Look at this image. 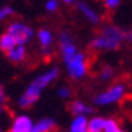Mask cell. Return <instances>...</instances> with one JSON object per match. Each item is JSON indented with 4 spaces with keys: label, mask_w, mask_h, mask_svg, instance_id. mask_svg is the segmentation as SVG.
Returning <instances> with one entry per match:
<instances>
[{
    "label": "cell",
    "mask_w": 132,
    "mask_h": 132,
    "mask_svg": "<svg viewBox=\"0 0 132 132\" xmlns=\"http://www.w3.org/2000/svg\"><path fill=\"white\" fill-rule=\"evenodd\" d=\"M33 120L27 114H19L12 120V125L9 128V132H30L33 128Z\"/></svg>",
    "instance_id": "6"
},
{
    "label": "cell",
    "mask_w": 132,
    "mask_h": 132,
    "mask_svg": "<svg viewBox=\"0 0 132 132\" xmlns=\"http://www.w3.org/2000/svg\"><path fill=\"white\" fill-rule=\"evenodd\" d=\"M6 33H9V34L15 39L16 45H21V46H24L25 43H28L31 40V37L34 36L33 30H31L27 24L21 22V21L11 22V24H9V27H7Z\"/></svg>",
    "instance_id": "4"
},
{
    "label": "cell",
    "mask_w": 132,
    "mask_h": 132,
    "mask_svg": "<svg viewBox=\"0 0 132 132\" xmlns=\"http://www.w3.org/2000/svg\"><path fill=\"white\" fill-rule=\"evenodd\" d=\"M5 101H6V92H5V89H3V86L0 85V105H2Z\"/></svg>",
    "instance_id": "23"
},
{
    "label": "cell",
    "mask_w": 132,
    "mask_h": 132,
    "mask_svg": "<svg viewBox=\"0 0 132 132\" xmlns=\"http://www.w3.org/2000/svg\"><path fill=\"white\" fill-rule=\"evenodd\" d=\"M77 9L83 13V16H86L88 21H90L92 24H98L101 21V15L98 13L96 9H94L92 6H89L88 3H83V2H79L77 3Z\"/></svg>",
    "instance_id": "8"
},
{
    "label": "cell",
    "mask_w": 132,
    "mask_h": 132,
    "mask_svg": "<svg viewBox=\"0 0 132 132\" xmlns=\"http://www.w3.org/2000/svg\"><path fill=\"white\" fill-rule=\"evenodd\" d=\"M58 74H60V70H58L56 67H52V68H49L48 71H45V73H42L40 76H37V77L27 86L25 92L18 100V105L21 108L31 107V105L39 100L42 90L45 89L48 85L55 82V79L58 77Z\"/></svg>",
    "instance_id": "1"
},
{
    "label": "cell",
    "mask_w": 132,
    "mask_h": 132,
    "mask_svg": "<svg viewBox=\"0 0 132 132\" xmlns=\"http://www.w3.org/2000/svg\"><path fill=\"white\" fill-rule=\"evenodd\" d=\"M0 132H3V131H2V129H0Z\"/></svg>",
    "instance_id": "26"
},
{
    "label": "cell",
    "mask_w": 132,
    "mask_h": 132,
    "mask_svg": "<svg viewBox=\"0 0 132 132\" xmlns=\"http://www.w3.org/2000/svg\"><path fill=\"white\" fill-rule=\"evenodd\" d=\"M104 122L105 119L101 116H94L92 119L88 120V132H102L104 129Z\"/></svg>",
    "instance_id": "14"
},
{
    "label": "cell",
    "mask_w": 132,
    "mask_h": 132,
    "mask_svg": "<svg viewBox=\"0 0 132 132\" xmlns=\"http://www.w3.org/2000/svg\"><path fill=\"white\" fill-rule=\"evenodd\" d=\"M15 12L11 6H0V21H3V19H6L9 15H12Z\"/></svg>",
    "instance_id": "19"
},
{
    "label": "cell",
    "mask_w": 132,
    "mask_h": 132,
    "mask_svg": "<svg viewBox=\"0 0 132 132\" xmlns=\"http://www.w3.org/2000/svg\"><path fill=\"white\" fill-rule=\"evenodd\" d=\"M37 39H39V43L43 49H49V46L54 43V34L48 28H40L37 31Z\"/></svg>",
    "instance_id": "12"
},
{
    "label": "cell",
    "mask_w": 132,
    "mask_h": 132,
    "mask_svg": "<svg viewBox=\"0 0 132 132\" xmlns=\"http://www.w3.org/2000/svg\"><path fill=\"white\" fill-rule=\"evenodd\" d=\"M117 132H126V131H123V129H119V131H117Z\"/></svg>",
    "instance_id": "25"
},
{
    "label": "cell",
    "mask_w": 132,
    "mask_h": 132,
    "mask_svg": "<svg viewBox=\"0 0 132 132\" xmlns=\"http://www.w3.org/2000/svg\"><path fill=\"white\" fill-rule=\"evenodd\" d=\"M119 129H120V126H119V123H117V120H114V119H105L102 132H117Z\"/></svg>",
    "instance_id": "17"
},
{
    "label": "cell",
    "mask_w": 132,
    "mask_h": 132,
    "mask_svg": "<svg viewBox=\"0 0 132 132\" xmlns=\"http://www.w3.org/2000/svg\"><path fill=\"white\" fill-rule=\"evenodd\" d=\"M101 36L107 37V39H110V40H114V42H117V43H122V40L126 37V34L120 30L119 27L107 25V27H104V28H102Z\"/></svg>",
    "instance_id": "9"
},
{
    "label": "cell",
    "mask_w": 132,
    "mask_h": 132,
    "mask_svg": "<svg viewBox=\"0 0 132 132\" xmlns=\"http://www.w3.org/2000/svg\"><path fill=\"white\" fill-rule=\"evenodd\" d=\"M119 5H120L119 0H105V2H104V6L108 7V9H116Z\"/></svg>",
    "instance_id": "22"
},
{
    "label": "cell",
    "mask_w": 132,
    "mask_h": 132,
    "mask_svg": "<svg viewBox=\"0 0 132 132\" xmlns=\"http://www.w3.org/2000/svg\"><path fill=\"white\" fill-rule=\"evenodd\" d=\"M16 46V42H15V39H13L9 33H3L2 36H0V51H3V52H9L12 48Z\"/></svg>",
    "instance_id": "13"
},
{
    "label": "cell",
    "mask_w": 132,
    "mask_h": 132,
    "mask_svg": "<svg viewBox=\"0 0 132 132\" xmlns=\"http://www.w3.org/2000/svg\"><path fill=\"white\" fill-rule=\"evenodd\" d=\"M7 60L11 62H22V61L27 58V51H25V46H21V45H16L15 48H12L9 52H6Z\"/></svg>",
    "instance_id": "10"
},
{
    "label": "cell",
    "mask_w": 132,
    "mask_h": 132,
    "mask_svg": "<svg viewBox=\"0 0 132 132\" xmlns=\"http://www.w3.org/2000/svg\"><path fill=\"white\" fill-rule=\"evenodd\" d=\"M71 111H73V114H76V116H85V114L92 113V108H90L88 104H85V102H82V101H73Z\"/></svg>",
    "instance_id": "16"
},
{
    "label": "cell",
    "mask_w": 132,
    "mask_h": 132,
    "mask_svg": "<svg viewBox=\"0 0 132 132\" xmlns=\"http://www.w3.org/2000/svg\"><path fill=\"white\" fill-rule=\"evenodd\" d=\"M34 126L37 128L39 132H52L55 128V120L51 117H43L37 123H34Z\"/></svg>",
    "instance_id": "15"
},
{
    "label": "cell",
    "mask_w": 132,
    "mask_h": 132,
    "mask_svg": "<svg viewBox=\"0 0 132 132\" xmlns=\"http://www.w3.org/2000/svg\"><path fill=\"white\" fill-rule=\"evenodd\" d=\"M60 46H61V54H62V60L64 62L68 60H71L79 51L76 48V45L71 42V36L68 33H62L60 36Z\"/></svg>",
    "instance_id": "5"
},
{
    "label": "cell",
    "mask_w": 132,
    "mask_h": 132,
    "mask_svg": "<svg viewBox=\"0 0 132 132\" xmlns=\"http://www.w3.org/2000/svg\"><path fill=\"white\" fill-rule=\"evenodd\" d=\"M113 74H114L113 68L110 65H105V67H102L101 71H100V79L101 80H110V79L113 77Z\"/></svg>",
    "instance_id": "18"
},
{
    "label": "cell",
    "mask_w": 132,
    "mask_h": 132,
    "mask_svg": "<svg viewBox=\"0 0 132 132\" xmlns=\"http://www.w3.org/2000/svg\"><path fill=\"white\" fill-rule=\"evenodd\" d=\"M126 95V83L123 82H117V83L111 85L107 90H104L101 94L94 98V102L96 105H110V104H116V102L122 101Z\"/></svg>",
    "instance_id": "2"
},
{
    "label": "cell",
    "mask_w": 132,
    "mask_h": 132,
    "mask_svg": "<svg viewBox=\"0 0 132 132\" xmlns=\"http://www.w3.org/2000/svg\"><path fill=\"white\" fill-rule=\"evenodd\" d=\"M68 132H88V119L85 116H76L70 123Z\"/></svg>",
    "instance_id": "11"
},
{
    "label": "cell",
    "mask_w": 132,
    "mask_h": 132,
    "mask_svg": "<svg viewBox=\"0 0 132 132\" xmlns=\"http://www.w3.org/2000/svg\"><path fill=\"white\" fill-rule=\"evenodd\" d=\"M45 9H46L48 12H55V11H58V2H55V0H48V2L45 3Z\"/></svg>",
    "instance_id": "21"
},
{
    "label": "cell",
    "mask_w": 132,
    "mask_h": 132,
    "mask_svg": "<svg viewBox=\"0 0 132 132\" xmlns=\"http://www.w3.org/2000/svg\"><path fill=\"white\" fill-rule=\"evenodd\" d=\"M71 89L70 88H67V86H61V88H58V95L62 98V100H68L70 96H71Z\"/></svg>",
    "instance_id": "20"
},
{
    "label": "cell",
    "mask_w": 132,
    "mask_h": 132,
    "mask_svg": "<svg viewBox=\"0 0 132 132\" xmlns=\"http://www.w3.org/2000/svg\"><path fill=\"white\" fill-rule=\"evenodd\" d=\"M2 114H3V107L0 105V116H2Z\"/></svg>",
    "instance_id": "24"
},
{
    "label": "cell",
    "mask_w": 132,
    "mask_h": 132,
    "mask_svg": "<svg viewBox=\"0 0 132 132\" xmlns=\"http://www.w3.org/2000/svg\"><path fill=\"white\" fill-rule=\"evenodd\" d=\"M64 64H65L68 77L73 79V80H82V79L86 76L88 68H89L88 56H86L83 52H77L71 60L65 61Z\"/></svg>",
    "instance_id": "3"
},
{
    "label": "cell",
    "mask_w": 132,
    "mask_h": 132,
    "mask_svg": "<svg viewBox=\"0 0 132 132\" xmlns=\"http://www.w3.org/2000/svg\"><path fill=\"white\" fill-rule=\"evenodd\" d=\"M89 46L92 49H96V51H114V49H117L120 46V43L114 42V40H110V39L100 34L98 37L92 39Z\"/></svg>",
    "instance_id": "7"
}]
</instances>
